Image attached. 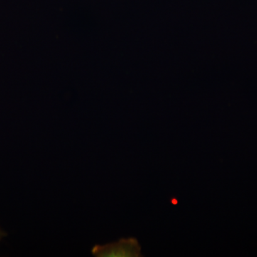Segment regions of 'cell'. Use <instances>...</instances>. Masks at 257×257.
<instances>
[{
    "label": "cell",
    "mask_w": 257,
    "mask_h": 257,
    "mask_svg": "<svg viewBox=\"0 0 257 257\" xmlns=\"http://www.w3.org/2000/svg\"><path fill=\"white\" fill-rule=\"evenodd\" d=\"M93 256L97 257H140L143 256L141 246L135 238L121 239L116 242L99 246L92 250Z\"/></svg>",
    "instance_id": "6da1fadb"
},
{
    "label": "cell",
    "mask_w": 257,
    "mask_h": 257,
    "mask_svg": "<svg viewBox=\"0 0 257 257\" xmlns=\"http://www.w3.org/2000/svg\"><path fill=\"white\" fill-rule=\"evenodd\" d=\"M7 236L6 232L0 227V241Z\"/></svg>",
    "instance_id": "7a4b0ae2"
}]
</instances>
